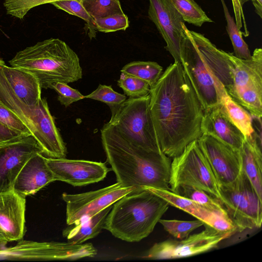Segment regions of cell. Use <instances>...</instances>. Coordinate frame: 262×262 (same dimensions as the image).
I'll return each mask as SVG.
<instances>
[{"label": "cell", "instance_id": "obj_28", "mask_svg": "<svg viewBox=\"0 0 262 262\" xmlns=\"http://www.w3.org/2000/svg\"><path fill=\"white\" fill-rule=\"evenodd\" d=\"M185 22L201 27L212 20L194 0H170Z\"/></svg>", "mask_w": 262, "mask_h": 262}, {"label": "cell", "instance_id": "obj_8", "mask_svg": "<svg viewBox=\"0 0 262 262\" xmlns=\"http://www.w3.org/2000/svg\"><path fill=\"white\" fill-rule=\"evenodd\" d=\"M221 202L239 232L259 228L262 223V200L254 190L242 166L237 179L219 186Z\"/></svg>", "mask_w": 262, "mask_h": 262}, {"label": "cell", "instance_id": "obj_5", "mask_svg": "<svg viewBox=\"0 0 262 262\" xmlns=\"http://www.w3.org/2000/svg\"><path fill=\"white\" fill-rule=\"evenodd\" d=\"M228 94L254 117H262V49L243 59L228 52V67L221 81Z\"/></svg>", "mask_w": 262, "mask_h": 262}, {"label": "cell", "instance_id": "obj_26", "mask_svg": "<svg viewBox=\"0 0 262 262\" xmlns=\"http://www.w3.org/2000/svg\"><path fill=\"white\" fill-rule=\"evenodd\" d=\"M162 71V67L156 62L136 61L125 65L121 72L147 81L150 87L159 79Z\"/></svg>", "mask_w": 262, "mask_h": 262}, {"label": "cell", "instance_id": "obj_1", "mask_svg": "<svg viewBox=\"0 0 262 262\" xmlns=\"http://www.w3.org/2000/svg\"><path fill=\"white\" fill-rule=\"evenodd\" d=\"M149 108L159 146L173 158L202 135L203 107L182 64L174 61L150 87Z\"/></svg>", "mask_w": 262, "mask_h": 262}, {"label": "cell", "instance_id": "obj_16", "mask_svg": "<svg viewBox=\"0 0 262 262\" xmlns=\"http://www.w3.org/2000/svg\"><path fill=\"white\" fill-rule=\"evenodd\" d=\"M55 181L83 186L103 180L111 169L105 163L85 160L46 158Z\"/></svg>", "mask_w": 262, "mask_h": 262}, {"label": "cell", "instance_id": "obj_11", "mask_svg": "<svg viewBox=\"0 0 262 262\" xmlns=\"http://www.w3.org/2000/svg\"><path fill=\"white\" fill-rule=\"evenodd\" d=\"M137 189H139L123 187L117 182L96 190L76 194L63 193L62 199L66 203V223L70 225L85 220Z\"/></svg>", "mask_w": 262, "mask_h": 262}, {"label": "cell", "instance_id": "obj_7", "mask_svg": "<svg viewBox=\"0 0 262 262\" xmlns=\"http://www.w3.org/2000/svg\"><path fill=\"white\" fill-rule=\"evenodd\" d=\"M172 159L169 181L171 191L175 192L182 186H192L205 191L221 202L219 186L197 140Z\"/></svg>", "mask_w": 262, "mask_h": 262}, {"label": "cell", "instance_id": "obj_6", "mask_svg": "<svg viewBox=\"0 0 262 262\" xmlns=\"http://www.w3.org/2000/svg\"><path fill=\"white\" fill-rule=\"evenodd\" d=\"M149 101V93L126 99L107 123L135 145L149 151L161 152Z\"/></svg>", "mask_w": 262, "mask_h": 262}, {"label": "cell", "instance_id": "obj_36", "mask_svg": "<svg viewBox=\"0 0 262 262\" xmlns=\"http://www.w3.org/2000/svg\"><path fill=\"white\" fill-rule=\"evenodd\" d=\"M0 123L5 127L24 136L32 135L21 119L0 102Z\"/></svg>", "mask_w": 262, "mask_h": 262}, {"label": "cell", "instance_id": "obj_21", "mask_svg": "<svg viewBox=\"0 0 262 262\" xmlns=\"http://www.w3.org/2000/svg\"><path fill=\"white\" fill-rule=\"evenodd\" d=\"M242 168L259 198L262 200L261 132L245 136L239 150Z\"/></svg>", "mask_w": 262, "mask_h": 262}, {"label": "cell", "instance_id": "obj_29", "mask_svg": "<svg viewBox=\"0 0 262 262\" xmlns=\"http://www.w3.org/2000/svg\"><path fill=\"white\" fill-rule=\"evenodd\" d=\"M90 15L94 19L124 13L119 0H80Z\"/></svg>", "mask_w": 262, "mask_h": 262}, {"label": "cell", "instance_id": "obj_14", "mask_svg": "<svg viewBox=\"0 0 262 262\" xmlns=\"http://www.w3.org/2000/svg\"><path fill=\"white\" fill-rule=\"evenodd\" d=\"M197 142L219 186L229 185L237 179L242 170L239 151L205 134L199 137Z\"/></svg>", "mask_w": 262, "mask_h": 262}, {"label": "cell", "instance_id": "obj_12", "mask_svg": "<svg viewBox=\"0 0 262 262\" xmlns=\"http://www.w3.org/2000/svg\"><path fill=\"white\" fill-rule=\"evenodd\" d=\"M205 230L182 239H167L154 244L144 258L150 259L181 258L202 254L217 247L234 234L217 231L204 224Z\"/></svg>", "mask_w": 262, "mask_h": 262}, {"label": "cell", "instance_id": "obj_41", "mask_svg": "<svg viewBox=\"0 0 262 262\" xmlns=\"http://www.w3.org/2000/svg\"><path fill=\"white\" fill-rule=\"evenodd\" d=\"M9 242V241L6 237L4 232L0 228V242L7 243Z\"/></svg>", "mask_w": 262, "mask_h": 262}, {"label": "cell", "instance_id": "obj_35", "mask_svg": "<svg viewBox=\"0 0 262 262\" xmlns=\"http://www.w3.org/2000/svg\"><path fill=\"white\" fill-rule=\"evenodd\" d=\"M95 30L104 33L125 31L129 26L127 16L124 13L116 14L94 19Z\"/></svg>", "mask_w": 262, "mask_h": 262}, {"label": "cell", "instance_id": "obj_10", "mask_svg": "<svg viewBox=\"0 0 262 262\" xmlns=\"http://www.w3.org/2000/svg\"><path fill=\"white\" fill-rule=\"evenodd\" d=\"M188 31L186 28L181 63L204 111L221 103L218 90L223 85L210 72Z\"/></svg>", "mask_w": 262, "mask_h": 262}, {"label": "cell", "instance_id": "obj_20", "mask_svg": "<svg viewBox=\"0 0 262 262\" xmlns=\"http://www.w3.org/2000/svg\"><path fill=\"white\" fill-rule=\"evenodd\" d=\"M46 158L41 153H37L29 159L15 179L13 187L15 192L26 197L55 181Z\"/></svg>", "mask_w": 262, "mask_h": 262}, {"label": "cell", "instance_id": "obj_39", "mask_svg": "<svg viewBox=\"0 0 262 262\" xmlns=\"http://www.w3.org/2000/svg\"><path fill=\"white\" fill-rule=\"evenodd\" d=\"M28 136L18 134L0 123V145Z\"/></svg>", "mask_w": 262, "mask_h": 262}, {"label": "cell", "instance_id": "obj_32", "mask_svg": "<svg viewBox=\"0 0 262 262\" xmlns=\"http://www.w3.org/2000/svg\"><path fill=\"white\" fill-rule=\"evenodd\" d=\"M117 84L129 98L140 97L149 93L150 85L147 81L124 73L121 72Z\"/></svg>", "mask_w": 262, "mask_h": 262}, {"label": "cell", "instance_id": "obj_2", "mask_svg": "<svg viewBox=\"0 0 262 262\" xmlns=\"http://www.w3.org/2000/svg\"><path fill=\"white\" fill-rule=\"evenodd\" d=\"M101 139L107 162L122 186L170 191V157L135 145L108 123L101 129Z\"/></svg>", "mask_w": 262, "mask_h": 262}, {"label": "cell", "instance_id": "obj_18", "mask_svg": "<svg viewBox=\"0 0 262 262\" xmlns=\"http://www.w3.org/2000/svg\"><path fill=\"white\" fill-rule=\"evenodd\" d=\"M26 197L13 190L0 193V228L9 242L19 241L25 234Z\"/></svg>", "mask_w": 262, "mask_h": 262}, {"label": "cell", "instance_id": "obj_3", "mask_svg": "<svg viewBox=\"0 0 262 262\" xmlns=\"http://www.w3.org/2000/svg\"><path fill=\"white\" fill-rule=\"evenodd\" d=\"M9 63L33 75L41 89L50 88L56 82L77 81L82 77L78 55L58 38H51L26 47L17 52Z\"/></svg>", "mask_w": 262, "mask_h": 262}, {"label": "cell", "instance_id": "obj_24", "mask_svg": "<svg viewBox=\"0 0 262 262\" xmlns=\"http://www.w3.org/2000/svg\"><path fill=\"white\" fill-rule=\"evenodd\" d=\"M220 102L224 105L231 120L245 136L254 132L252 115L241 105L234 101L225 88L220 94Z\"/></svg>", "mask_w": 262, "mask_h": 262}, {"label": "cell", "instance_id": "obj_25", "mask_svg": "<svg viewBox=\"0 0 262 262\" xmlns=\"http://www.w3.org/2000/svg\"><path fill=\"white\" fill-rule=\"evenodd\" d=\"M174 193L194 201L210 211L228 215L222 203L203 190L192 186H182Z\"/></svg>", "mask_w": 262, "mask_h": 262}, {"label": "cell", "instance_id": "obj_22", "mask_svg": "<svg viewBox=\"0 0 262 262\" xmlns=\"http://www.w3.org/2000/svg\"><path fill=\"white\" fill-rule=\"evenodd\" d=\"M113 205L78 224L68 225L62 231L63 236L68 242L75 244H82L95 237L103 229Z\"/></svg>", "mask_w": 262, "mask_h": 262}, {"label": "cell", "instance_id": "obj_37", "mask_svg": "<svg viewBox=\"0 0 262 262\" xmlns=\"http://www.w3.org/2000/svg\"><path fill=\"white\" fill-rule=\"evenodd\" d=\"M50 89L57 92L58 100L66 107L73 102L84 98V96L77 90L70 87L67 83L56 82L51 85Z\"/></svg>", "mask_w": 262, "mask_h": 262}, {"label": "cell", "instance_id": "obj_23", "mask_svg": "<svg viewBox=\"0 0 262 262\" xmlns=\"http://www.w3.org/2000/svg\"><path fill=\"white\" fill-rule=\"evenodd\" d=\"M143 188L151 191L165 200L169 205L191 214L198 220L204 222V224H208L212 215L214 213L194 201L170 190L151 187Z\"/></svg>", "mask_w": 262, "mask_h": 262}, {"label": "cell", "instance_id": "obj_17", "mask_svg": "<svg viewBox=\"0 0 262 262\" xmlns=\"http://www.w3.org/2000/svg\"><path fill=\"white\" fill-rule=\"evenodd\" d=\"M201 128L203 134L209 135L237 151L245 137L231 120L221 103L204 111Z\"/></svg>", "mask_w": 262, "mask_h": 262}, {"label": "cell", "instance_id": "obj_4", "mask_svg": "<svg viewBox=\"0 0 262 262\" xmlns=\"http://www.w3.org/2000/svg\"><path fill=\"white\" fill-rule=\"evenodd\" d=\"M169 206L147 189L135 190L113 204L103 229L122 241L140 242L152 232Z\"/></svg>", "mask_w": 262, "mask_h": 262}, {"label": "cell", "instance_id": "obj_34", "mask_svg": "<svg viewBox=\"0 0 262 262\" xmlns=\"http://www.w3.org/2000/svg\"><path fill=\"white\" fill-rule=\"evenodd\" d=\"M62 0H4L6 13L19 19H23L32 9L44 4Z\"/></svg>", "mask_w": 262, "mask_h": 262}, {"label": "cell", "instance_id": "obj_40", "mask_svg": "<svg viewBox=\"0 0 262 262\" xmlns=\"http://www.w3.org/2000/svg\"><path fill=\"white\" fill-rule=\"evenodd\" d=\"M251 1L254 8L255 13L260 17H262V0H241L242 5L247 1Z\"/></svg>", "mask_w": 262, "mask_h": 262}, {"label": "cell", "instance_id": "obj_30", "mask_svg": "<svg viewBox=\"0 0 262 262\" xmlns=\"http://www.w3.org/2000/svg\"><path fill=\"white\" fill-rule=\"evenodd\" d=\"M84 98H90L102 102L110 107L113 116L126 99L125 95L115 91L111 85L99 84L98 88Z\"/></svg>", "mask_w": 262, "mask_h": 262}, {"label": "cell", "instance_id": "obj_19", "mask_svg": "<svg viewBox=\"0 0 262 262\" xmlns=\"http://www.w3.org/2000/svg\"><path fill=\"white\" fill-rule=\"evenodd\" d=\"M0 81L30 107L39 105L41 88L37 79L23 70L8 66L1 58Z\"/></svg>", "mask_w": 262, "mask_h": 262}, {"label": "cell", "instance_id": "obj_31", "mask_svg": "<svg viewBox=\"0 0 262 262\" xmlns=\"http://www.w3.org/2000/svg\"><path fill=\"white\" fill-rule=\"evenodd\" d=\"M159 222L165 231L178 239L188 237L191 232L204 224V222L199 220L183 221L160 219Z\"/></svg>", "mask_w": 262, "mask_h": 262}, {"label": "cell", "instance_id": "obj_15", "mask_svg": "<svg viewBox=\"0 0 262 262\" xmlns=\"http://www.w3.org/2000/svg\"><path fill=\"white\" fill-rule=\"evenodd\" d=\"M37 153L42 149L32 135L0 145V193L13 190L19 171Z\"/></svg>", "mask_w": 262, "mask_h": 262}, {"label": "cell", "instance_id": "obj_33", "mask_svg": "<svg viewBox=\"0 0 262 262\" xmlns=\"http://www.w3.org/2000/svg\"><path fill=\"white\" fill-rule=\"evenodd\" d=\"M57 9L62 10L68 13L77 16L87 24L89 30V36L91 38L96 36L94 29V19L90 15L82 6L80 0H62L52 3Z\"/></svg>", "mask_w": 262, "mask_h": 262}, {"label": "cell", "instance_id": "obj_13", "mask_svg": "<svg viewBox=\"0 0 262 262\" xmlns=\"http://www.w3.org/2000/svg\"><path fill=\"white\" fill-rule=\"evenodd\" d=\"M148 18L164 39L165 48L181 62L180 50L186 36L185 21L170 0H149Z\"/></svg>", "mask_w": 262, "mask_h": 262}, {"label": "cell", "instance_id": "obj_9", "mask_svg": "<svg viewBox=\"0 0 262 262\" xmlns=\"http://www.w3.org/2000/svg\"><path fill=\"white\" fill-rule=\"evenodd\" d=\"M0 242V260H73L93 257L97 250L92 243L38 242L20 239L14 246L6 247Z\"/></svg>", "mask_w": 262, "mask_h": 262}, {"label": "cell", "instance_id": "obj_38", "mask_svg": "<svg viewBox=\"0 0 262 262\" xmlns=\"http://www.w3.org/2000/svg\"><path fill=\"white\" fill-rule=\"evenodd\" d=\"M207 225L220 232L234 234L239 232L237 226L228 215L216 213H214L212 215Z\"/></svg>", "mask_w": 262, "mask_h": 262}, {"label": "cell", "instance_id": "obj_27", "mask_svg": "<svg viewBox=\"0 0 262 262\" xmlns=\"http://www.w3.org/2000/svg\"><path fill=\"white\" fill-rule=\"evenodd\" d=\"M221 2L227 23L226 30L233 48V54L237 58L249 59L251 54L248 45L243 39L242 32L238 29L235 20L230 15L225 1L221 0Z\"/></svg>", "mask_w": 262, "mask_h": 262}]
</instances>
